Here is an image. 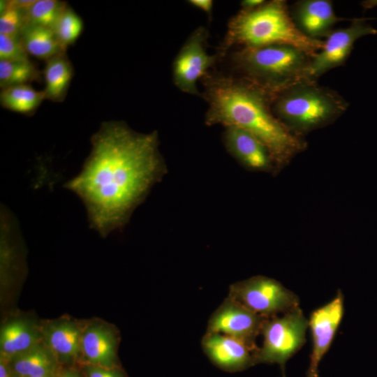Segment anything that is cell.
Returning a JSON list of instances; mask_svg holds the SVG:
<instances>
[{
  "mask_svg": "<svg viewBox=\"0 0 377 377\" xmlns=\"http://www.w3.org/2000/svg\"><path fill=\"white\" fill-rule=\"evenodd\" d=\"M225 128L226 148L243 165L255 170H266L272 165L267 148L253 134L235 126Z\"/></svg>",
  "mask_w": 377,
  "mask_h": 377,
  "instance_id": "cell-14",
  "label": "cell"
},
{
  "mask_svg": "<svg viewBox=\"0 0 377 377\" xmlns=\"http://www.w3.org/2000/svg\"><path fill=\"white\" fill-rule=\"evenodd\" d=\"M22 42L19 38L0 34V60L21 61L29 59Z\"/></svg>",
  "mask_w": 377,
  "mask_h": 377,
  "instance_id": "cell-26",
  "label": "cell"
},
{
  "mask_svg": "<svg viewBox=\"0 0 377 377\" xmlns=\"http://www.w3.org/2000/svg\"><path fill=\"white\" fill-rule=\"evenodd\" d=\"M0 377H13L10 361L1 356H0Z\"/></svg>",
  "mask_w": 377,
  "mask_h": 377,
  "instance_id": "cell-30",
  "label": "cell"
},
{
  "mask_svg": "<svg viewBox=\"0 0 377 377\" xmlns=\"http://www.w3.org/2000/svg\"><path fill=\"white\" fill-rule=\"evenodd\" d=\"M66 8L64 1L36 0L24 13L26 24L40 26L53 30Z\"/></svg>",
  "mask_w": 377,
  "mask_h": 377,
  "instance_id": "cell-23",
  "label": "cell"
},
{
  "mask_svg": "<svg viewBox=\"0 0 377 377\" xmlns=\"http://www.w3.org/2000/svg\"><path fill=\"white\" fill-rule=\"evenodd\" d=\"M376 34L377 30L362 18L353 20L346 28L333 30L324 40L320 50L311 60L310 78L315 80L327 71L343 65L359 38Z\"/></svg>",
  "mask_w": 377,
  "mask_h": 377,
  "instance_id": "cell-9",
  "label": "cell"
},
{
  "mask_svg": "<svg viewBox=\"0 0 377 377\" xmlns=\"http://www.w3.org/2000/svg\"><path fill=\"white\" fill-rule=\"evenodd\" d=\"M43 341L40 327L18 318L3 324L0 332V356L10 361Z\"/></svg>",
  "mask_w": 377,
  "mask_h": 377,
  "instance_id": "cell-17",
  "label": "cell"
},
{
  "mask_svg": "<svg viewBox=\"0 0 377 377\" xmlns=\"http://www.w3.org/2000/svg\"><path fill=\"white\" fill-rule=\"evenodd\" d=\"M343 314V296L338 290L335 297L313 311L309 320L313 347L306 377H319L318 367L330 348Z\"/></svg>",
  "mask_w": 377,
  "mask_h": 377,
  "instance_id": "cell-11",
  "label": "cell"
},
{
  "mask_svg": "<svg viewBox=\"0 0 377 377\" xmlns=\"http://www.w3.org/2000/svg\"><path fill=\"white\" fill-rule=\"evenodd\" d=\"M56 377H81V376L77 371L69 370V371H65L64 373L59 376H57Z\"/></svg>",
  "mask_w": 377,
  "mask_h": 377,
  "instance_id": "cell-32",
  "label": "cell"
},
{
  "mask_svg": "<svg viewBox=\"0 0 377 377\" xmlns=\"http://www.w3.org/2000/svg\"><path fill=\"white\" fill-rule=\"evenodd\" d=\"M40 72L29 59L21 61L0 60V87L29 84L40 80Z\"/></svg>",
  "mask_w": 377,
  "mask_h": 377,
  "instance_id": "cell-22",
  "label": "cell"
},
{
  "mask_svg": "<svg viewBox=\"0 0 377 377\" xmlns=\"http://www.w3.org/2000/svg\"><path fill=\"white\" fill-rule=\"evenodd\" d=\"M282 377H286L284 372H283Z\"/></svg>",
  "mask_w": 377,
  "mask_h": 377,
  "instance_id": "cell-33",
  "label": "cell"
},
{
  "mask_svg": "<svg viewBox=\"0 0 377 377\" xmlns=\"http://www.w3.org/2000/svg\"><path fill=\"white\" fill-rule=\"evenodd\" d=\"M207 30L199 27L185 41L172 64V78L175 86L182 92L200 96L197 82L209 73L219 55L207 52Z\"/></svg>",
  "mask_w": 377,
  "mask_h": 377,
  "instance_id": "cell-8",
  "label": "cell"
},
{
  "mask_svg": "<svg viewBox=\"0 0 377 377\" xmlns=\"http://www.w3.org/2000/svg\"><path fill=\"white\" fill-rule=\"evenodd\" d=\"M87 377H122L121 374L113 367H103L88 364L85 368Z\"/></svg>",
  "mask_w": 377,
  "mask_h": 377,
  "instance_id": "cell-27",
  "label": "cell"
},
{
  "mask_svg": "<svg viewBox=\"0 0 377 377\" xmlns=\"http://www.w3.org/2000/svg\"><path fill=\"white\" fill-rule=\"evenodd\" d=\"M84 28L82 18L70 7L66 8L53 31L64 50L75 43Z\"/></svg>",
  "mask_w": 377,
  "mask_h": 377,
  "instance_id": "cell-24",
  "label": "cell"
},
{
  "mask_svg": "<svg viewBox=\"0 0 377 377\" xmlns=\"http://www.w3.org/2000/svg\"><path fill=\"white\" fill-rule=\"evenodd\" d=\"M36 0H11L7 1V8L16 9L26 12L34 4Z\"/></svg>",
  "mask_w": 377,
  "mask_h": 377,
  "instance_id": "cell-29",
  "label": "cell"
},
{
  "mask_svg": "<svg viewBox=\"0 0 377 377\" xmlns=\"http://www.w3.org/2000/svg\"><path fill=\"white\" fill-rule=\"evenodd\" d=\"M265 319L228 295L210 316L206 332L235 338L257 350L256 340Z\"/></svg>",
  "mask_w": 377,
  "mask_h": 377,
  "instance_id": "cell-10",
  "label": "cell"
},
{
  "mask_svg": "<svg viewBox=\"0 0 377 377\" xmlns=\"http://www.w3.org/2000/svg\"><path fill=\"white\" fill-rule=\"evenodd\" d=\"M43 74L46 99L63 101L73 76V68L66 52L46 60Z\"/></svg>",
  "mask_w": 377,
  "mask_h": 377,
  "instance_id": "cell-19",
  "label": "cell"
},
{
  "mask_svg": "<svg viewBox=\"0 0 377 377\" xmlns=\"http://www.w3.org/2000/svg\"><path fill=\"white\" fill-rule=\"evenodd\" d=\"M117 346L116 334L108 327L94 323L83 329L81 353L89 364L113 367Z\"/></svg>",
  "mask_w": 377,
  "mask_h": 377,
  "instance_id": "cell-16",
  "label": "cell"
},
{
  "mask_svg": "<svg viewBox=\"0 0 377 377\" xmlns=\"http://www.w3.org/2000/svg\"><path fill=\"white\" fill-rule=\"evenodd\" d=\"M323 42L309 38L299 30L285 1L272 0L254 9H241L235 15L228 23L217 54L221 58L233 46L240 48L286 45L313 58L322 48Z\"/></svg>",
  "mask_w": 377,
  "mask_h": 377,
  "instance_id": "cell-3",
  "label": "cell"
},
{
  "mask_svg": "<svg viewBox=\"0 0 377 377\" xmlns=\"http://www.w3.org/2000/svg\"><path fill=\"white\" fill-rule=\"evenodd\" d=\"M20 39L29 54L39 59L47 60L66 52L51 29L26 24L20 34Z\"/></svg>",
  "mask_w": 377,
  "mask_h": 377,
  "instance_id": "cell-20",
  "label": "cell"
},
{
  "mask_svg": "<svg viewBox=\"0 0 377 377\" xmlns=\"http://www.w3.org/2000/svg\"><path fill=\"white\" fill-rule=\"evenodd\" d=\"M43 343L58 362H71L81 353L83 329L68 319L53 320L40 327Z\"/></svg>",
  "mask_w": 377,
  "mask_h": 377,
  "instance_id": "cell-15",
  "label": "cell"
},
{
  "mask_svg": "<svg viewBox=\"0 0 377 377\" xmlns=\"http://www.w3.org/2000/svg\"><path fill=\"white\" fill-rule=\"evenodd\" d=\"M291 17L299 30L313 39L327 38L333 26L344 19L338 17L328 0H302L293 6Z\"/></svg>",
  "mask_w": 377,
  "mask_h": 377,
  "instance_id": "cell-13",
  "label": "cell"
},
{
  "mask_svg": "<svg viewBox=\"0 0 377 377\" xmlns=\"http://www.w3.org/2000/svg\"><path fill=\"white\" fill-rule=\"evenodd\" d=\"M311 59L293 46L271 45L240 47L232 54L231 64L235 76L272 94L298 82L311 79L309 74Z\"/></svg>",
  "mask_w": 377,
  "mask_h": 377,
  "instance_id": "cell-4",
  "label": "cell"
},
{
  "mask_svg": "<svg viewBox=\"0 0 377 377\" xmlns=\"http://www.w3.org/2000/svg\"><path fill=\"white\" fill-rule=\"evenodd\" d=\"M56 376H43V377H56Z\"/></svg>",
  "mask_w": 377,
  "mask_h": 377,
  "instance_id": "cell-34",
  "label": "cell"
},
{
  "mask_svg": "<svg viewBox=\"0 0 377 377\" xmlns=\"http://www.w3.org/2000/svg\"><path fill=\"white\" fill-rule=\"evenodd\" d=\"M80 172L65 184L85 206L90 227L102 237L123 228L165 172L158 134L140 133L124 122H103L91 138Z\"/></svg>",
  "mask_w": 377,
  "mask_h": 377,
  "instance_id": "cell-1",
  "label": "cell"
},
{
  "mask_svg": "<svg viewBox=\"0 0 377 377\" xmlns=\"http://www.w3.org/2000/svg\"><path fill=\"white\" fill-rule=\"evenodd\" d=\"M44 99V91H37L29 84L6 87L0 94V103L3 108L23 114H32Z\"/></svg>",
  "mask_w": 377,
  "mask_h": 377,
  "instance_id": "cell-21",
  "label": "cell"
},
{
  "mask_svg": "<svg viewBox=\"0 0 377 377\" xmlns=\"http://www.w3.org/2000/svg\"><path fill=\"white\" fill-rule=\"evenodd\" d=\"M202 97L208 108L205 124L242 128L268 149L273 163L281 164L304 148V142L274 114L270 95L235 75L210 72L202 79Z\"/></svg>",
  "mask_w": 377,
  "mask_h": 377,
  "instance_id": "cell-2",
  "label": "cell"
},
{
  "mask_svg": "<svg viewBox=\"0 0 377 377\" xmlns=\"http://www.w3.org/2000/svg\"><path fill=\"white\" fill-rule=\"evenodd\" d=\"M201 345L206 355L219 368L228 371L246 369L255 364V350L243 341L219 334L206 332Z\"/></svg>",
  "mask_w": 377,
  "mask_h": 377,
  "instance_id": "cell-12",
  "label": "cell"
},
{
  "mask_svg": "<svg viewBox=\"0 0 377 377\" xmlns=\"http://www.w3.org/2000/svg\"><path fill=\"white\" fill-rule=\"evenodd\" d=\"M276 118L292 133L322 126L342 114L348 106L338 93L308 79L269 94Z\"/></svg>",
  "mask_w": 377,
  "mask_h": 377,
  "instance_id": "cell-5",
  "label": "cell"
},
{
  "mask_svg": "<svg viewBox=\"0 0 377 377\" xmlns=\"http://www.w3.org/2000/svg\"><path fill=\"white\" fill-rule=\"evenodd\" d=\"M26 25L24 12L7 8L0 15V34L19 38Z\"/></svg>",
  "mask_w": 377,
  "mask_h": 377,
  "instance_id": "cell-25",
  "label": "cell"
},
{
  "mask_svg": "<svg viewBox=\"0 0 377 377\" xmlns=\"http://www.w3.org/2000/svg\"><path fill=\"white\" fill-rule=\"evenodd\" d=\"M265 2V1L263 0H244L241 2V6L242 9L251 10L261 6Z\"/></svg>",
  "mask_w": 377,
  "mask_h": 377,
  "instance_id": "cell-31",
  "label": "cell"
},
{
  "mask_svg": "<svg viewBox=\"0 0 377 377\" xmlns=\"http://www.w3.org/2000/svg\"><path fill=\"white\" fill-rule=\"evenodd\" d=\"M10 362L13 377L56 376L59 364L43 341Z\"/></svg>",
  "mask_w": 377,
  "mask_h": 377,
  "instance_id": "cell-18",
  "label": "cell"
},
{
  "mask_svg": "<svg viewBox=\"0 0 377 377\" xmlns=\"http://www.w3.org/2000/svg\"><path fill=\"white\" fill-rule=\"evenodd\" d=\"M309 320L300 307L281 316L266 318L260 334L262 346L254 355L255 364H278L283 371L284 366L304 345Z\"/></svg>",
  "mask_w": 377,
  "mask_h": 377,
  "instance_id": "cell-6",
  "label": "cell"
},
{
  "mask_svg": "<svg viewBox=\"0 0 377 377\" xmlns=\"http://www.w3.org/2000/svg\"><path fill=\"white\" fill-rule=\"evenodd\" d=\"M228 296L265 318L286 313L299 306V299L279 281L263 276L232 284Z\"/></svg>",
  "mask_w": 377,
  "mask_h": 377,
  "instance_id": "cell-7",
  "label": "cell"
},
{
  "mask_svg": "<svg viewBox=\"0 0 377 377\" xmlns=\"http://www.w3.org/2000/svg\"><path fill=\"white\" fill-rule=\"evenodd\" d=\"M188 2L191 6L205 13L209 19H212L213 10V1L212 0H190Z\"/></svg>",
  "mask_w": 377,
  "mask_h": 377,
  "instance_id": "cell-28",
  "label": "cell"
}]
</instances>
